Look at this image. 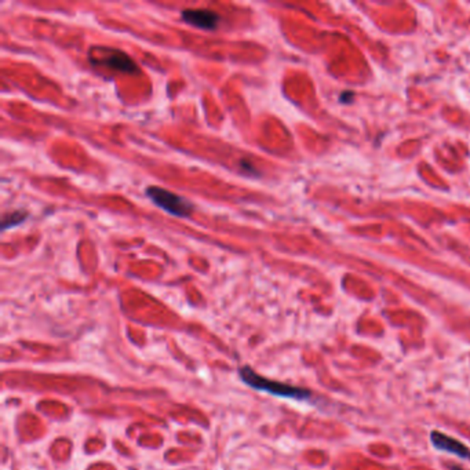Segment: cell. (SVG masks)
<instances>
[{
    "label": "cell",
    "mask_w": 470,
    "mask_h": 470,
    "mask_svg": "<svg viewBox=\"0 0 470 470\" xmlns=\"http://www.w3.org/2000/svg\"><path fill=\"white\" fill-rule=\"evenodd\" d=\"M99 55L97 61H92L94 64H102L108 68L116 69V71H121V72H134L137 69L136 62L125 53L119 51V50H113V49H103L99 47L98 49Z\"/></svg>",
    "instance_id": "3957f363"
},
{
    "label": "cell",
    "mask_w": 470,
    "mask_h": 470,
    "mask_svg": "<svg viewBox=\"0 0 470 470\" xmlns=\"http://www.w3.org/2000/svg\"><path fill=\"white\" fill-rule=\"evenodd\" d=\"M182 18L186 24L200 29H215L219 21L217 13L206 9H186L182 12Z\"/></svg>",
    "instance_id": "5b68a950"
},
{
    "label": "cell",
    "mask_w": 470,
    "mask_h": 470,
    "mask_svg": "<svg viewBox=\"0 0 470 470\" xmlns=\"http://www.w3.org/2000/svg\"><path fill=\"white\" fill-rule=\"evenodd\" d=\"M147 195L152 199L155 204L166 210L169 214L175 217H189L193 211V206L184 197L166 190L159 186H149Z\"/></svg>",
    "instance_id": "7a4b0ae2"
},
{
    "label": "cell",
    "mask_w": 470,
    "mask_h": 470,
    "mask_svg": "<svg viewBox=\"0 0 470 470\" xmlns=\"http://www.w3.org/2000/svg\"><path fill=\"white\" fill-rule=\"evenodd\" d=\"M240 375L243 378V381L246 384H249L250 386L258 389V391H265L268 393L276 395L279 397H286V399H294V400H306L310 397V392L302 388H297V386H291L287 384H280V382H275V381H269L265 378L258 377L257 374H254L250 369H242L240 370Z\"/></svg>",
    "instance_id": "6da1fadb"
},
{
    "label": "cell",
    "mask_w": 470,
    "mask_h": 470,
    "mask_svg": "<svg viewBox=\"0 0 470 470\" xmlns=\"http://www.w3.org/2000/svg\"><path fill=\"white\" fill-rule=\"evenodd\" d=\"M351 97H354V92H351V91H345L342 95H341V102H343V103H346V102H350L351 99Z\"/></svg>",
    "instance_id": "52a82bcc"
},
{
    "label": "cell",
    "mask_w": 470,
    "mask_h": 470,
    "mask_svg": "<svg viewBox=\"0 0 470 470\" xmlns=\"http://www.w3.org/2000/svg\"><path fill=\"white\" fill-rule=\"evenodd\" d=\"M430 441L433 444V447L438 451H444L452 455H456L462 459H470V449L469 447H466L463 443H460L459 440L444 434L438 430H433L430 433Z\"/></svg>",
    "instance_id": "277c9868"
},
{
    "label": "cell",
    "mask_w": 470,
    "mask_h": 470,
    "mask_svg": "<svg viewBox=\"0 0 470 470\" xmlns=\"http://www.w3.org/2000/svg\"><path fill=\"white\" fill-rule=\"evenodd\" d=\"M27 217H28V214H27V212H21V211H14V212H12V214H9V215H5L3 219H2V221H3L2 229L6 230V229H9V227H13V226H16V225L24 222Z\"/></svg>",
    "instance_id": "8992f818"
}]
</instances>
